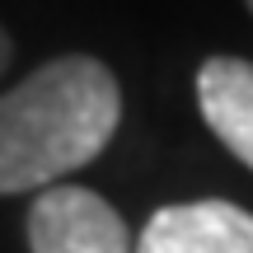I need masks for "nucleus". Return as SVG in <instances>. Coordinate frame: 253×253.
Instances as JSON below:
<instances>
[{"label": "nucleus", "instance_id": "obj_1", "mask_svg": "<svg viewBox=\"0 0 253 253\" xmlns=\"http://www.w3.org/2000/svg\"><path fill=\"white\" fill-rule=\"evenodd\" d=\"M122 89L99 56H56L0 99V192H47L118 136Z\"/></svg>", "mask_w": 253, "mask_h": 253}, {"label": "nucleus", "instance_id": "obj_2", "mask_svg": "<svg viewBox=\"0 0 253 253\" xmlns=\"http://www.w3.org/2000/svg\"><path fill=\"white\" fill-rule=\"evenodd\" d=\"M28 249L33 253H136L126 220L89 188H56L38 192L28 211Z\"/></svg>", "mask_w": 253, "mask_h": 253}, {"label": "nucleus", "instance_id": "obj_3", "mask_svg": "<svg viewBox=\"0 0 253 253\" xmlns=\"http://www.w3.org/2000/svg\"><path fill=\"white\" fill-rule=\"evenodd\" d=\"M136 253H253V211L235 202H178L145 220Z\"/></svg>", "mask_w": 253, "mask_h": 253}, {"label": "nucleus", "instance_id": "obj_4", "mask_svg": "<svg viewBox=\"0 0 253 253\" xmlns=\"http://www.w3.org/2000/svg\"><path fill=\"white\" fill-rule=\"evenodd\" d=\"M197 108L220 145L253 169V61L207 56L197 71Z\"/></svg>", "mask_w": 253, "mask_h": 253}, {"label": "nucleus", "instance_id": "obj_5", "mask_svg": "<svg viewBox=\"0 0 253 253\" xmlns=\"http://www.w3.org/2000/svg\"><path fill=\"white\" fill-rule=\"evenodd\" d=\"M9 56H14V42H9V33H5V24H0V75H5V66H9Z\"/></svg>", "mask_w": 253, "mask_h": 253}, {"label": "nucleus", "instance_id": "obj_6", "mask_svg": "<svg viewBox=\"0 0 253 253\" xmlns=\"http://www.w3.org/2000/svg\"><path fill=\"white\" fill-rule=\"evenodd\" d=\"M244 5H249V14H253V0H244Z\"/></svg>", "mask_w": 253, "mask_h": 253}]
</instances>
